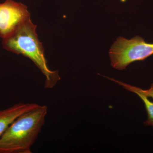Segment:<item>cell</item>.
Returning a JSON list of instances; mask_svg holds the SVG:
<instances>
[{"mask_svg": "<svg viewBox=\"0 0 153 153\" xmlns=\"http://www.w3.org/2000/svg\"><path fill=\"white\" fill-rule=\"evenodd\" d=\"M30 18L27 7L14 0L0 3V38L11 36L23 22Z\"/></svg>", "mask_w": 153, "mask_h": 153, "instance_id": "obj_4", "label": "cell"}, {"mask_svg": "<svg viewBox=\"0 0 153 153\" xmlns=\"http://www.w3.org/2000/svg\"><path fill=\"white\" fill-rule=\"evenodd\" d=\"M112 67L120 70L135 61H143L153 55V44H149L142 37L136 36L128 40L120 37L109 50Z\"/></svg>", "mask_w": 153, "mask_h": 153, "instance_id": "obj_3", "label": "cell"}, {"mask_svg": "<svg viewBox=\"0 0 153 153\" xmlns=\"http://www.w3.org/2000/svg\"><path fill=\"white\" fill-rule=\"evenodd\" d=\"M47 113V106L39 105L17 118L0 137V153H32Z\"/></svg>", "mask_w": 153, "mask_h": 153, "instance_id": "obj_1", "label": "cell"}, {"mask_svg": "<svg viewBox=\"0 0 153 153\" xmlns=\"http://www.w3.org/2000/svg\"><path fill=\"white\" fill-rule=\"evenodd\" d=\"M139 97L141 99L146 110L147 113V119L144 122L145 125L152 126L153 127V102L151 101L148 97L139 92H136Z\"/></svg>", "mask_w": 153, "mask_h": 153, "instance_id": "obj_7", "label": "cell"}, {"mask_svg": "<svg viewBox=\"0 0 153 153\" xmlns=\"http://www.w3.org/2000/svg\"><path fill=\"white\" fill-rule=\"evenodd\" d=\"M39 105L36 103H17L3 111L0 110V137L9 126L21 115Z\"/></svg>", "mask_w": 153, "mask_h": 153, "instance_id": "obj_5", "label": "cell"}, {"mask_svg": "<svg viewBox=\"0 0 153 153\" xmlns=\"http://www.w3.org/2000/svg\"><path fill=\"white\" fill-rule=\"evenodd\" d=\"M37 26L29 18L11 36L3 39L4 49L30 58L46 77L44 88H52L61 78L57 70H50L44 55V48L36 33Z\"/></svg>", "mask_w": 153, "mask_h": 153, "instance_id": "obj_2", "label": "cell"}, {"mask_svg": "<svg viewBox=\"0 0 153 153\" xmlns=\"http://www.w3.org/2000/svg\"><path fill=\"white\" fill-rule=\"evenodd\" d=\"M106 77L108 78V79L112 80V81L117 82L119 85H122L126 90L129 91H131V92H134V93L136 92H139V93L142 94H143L144 95L146 96L148 98L151 97V98L153 99V83L151 84V87L149 89H146V90H143L142 88L129 85V84L124 83V82L115 80V79H113V78Z\"/></svg>", "mask_w": 153, "mask_h": 153, "instance_id": "obj_6", "label": "cell"}]
</instances>
